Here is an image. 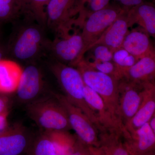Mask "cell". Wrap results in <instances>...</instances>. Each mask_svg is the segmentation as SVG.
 <instances>
[{
    "label": "cell",
    "instance_id": "22",
    "mask_svg": "<svg viewBox=\"0 0 155 155\" xmlns=\"http://www.w3.org/2000/svg\"><path fill=\"white\" fill-rule=\"evenodd\" d=\"M54 146L57 155H71L76 143L77 136L69 133L68 130L45 131Z\"/></svg>",
    "mask_w": 155,
    "mask_h": 155
},
{
    "label": "cell",
    "instance_id": "31",
    "mask_svg": "<svg viewBox=\"0 0 155 155\" xmlns=\"http://www.w3.org/2000/svg\"><path fill=\"white\" fill-rule=\"evenodd\" d=\"M8 95L0 93V114L9 112L10 106V98Z\"/></svg>",
    "mask_w": 155,
    "mask_h": 155
},
{
    "label": "cell",
    "instance_id": "19",
    "mask_svg": "<svg viewBox=\"0 0 155 155\" xmlns=\"http://www.w3.org/2000/svg\"><path fill=\"white\" fill-rule=\"evenodd\" d=\"M22 72V68L16 61L5 59L0 61V93L15 92Z\"/></svg>",
    "mask_w": 155,
    "mask_h": 155
},
{
    "label": "cell",
    "instance_id": "23",
    "mask_svg": "<svg viewBox=\"0 0 155 155\" xmlns=\"http://www.w3.org/2000/svg\"><path fill=\"white\" fill-rule=\"evenodd\" d=\"M31 17L38 23L46 27V8L50 0H27Z\"/></svg>",
    "mask_w": 155,
    "mask_h": 155
},
{
    "label": "cell",
    "instance_id": "5",
    "mask_svg": "<svg viewBox=\"0 0 155 155\" xmlns=\"http://www.w3.org/2000/svg\"><path fill=\"white\" fill-rule=\"evenodd\" d=\"M116 3L110 4L103 9L90 14L81 25V34L83 41V54L91 45L96 41L107 28L125 11Z\"/></svg>",
    "mask_w": 155,
    "mask_h": 155
},
{
    "label": "cell",
    "instance_id": "10",
    "mask_svg": "<svg viewBox=\"0 0 155 155\" xmlns=\"http://www.w3.org/2000/svg\"><path fill=\"white\" fill-rule=\"evenodd\" d=\"M143 88V84L132 83L124 78L119 81V117L123 127L138 110Z\"/></svg>",
    "mask_w": 155,
    "mask_h": 155
},
{
    "label": "cell",
    "instance_id": "6",
    "mask_svg": "<svg viewBox=\"0 0 155 155\" xmlns=\"http://www.w3.org/2000/svg\"><path fill=\"white\" fill-rule=\"evenodd\" d=\"M78 0H50L46 8V27L56 34V37L69 34L79 14Z\"/></svg>",
    "mask_w": 155,
    "mask_h": 155
},
{
    "label": "cell",
    "instance_id": "32",
    "mask_svg": "<svg viewBox=\"0 0 155 155\" xmlns=\"http://www.w3.org/2000/svg\"><path fill=\"white\" fill-rule=\"evenodd\" d=\"M9 112L0 114V135H2L9 127L8 118Z\"/></svg>",
    "mask_w": 155,
    "mask_h": 155
},
{
    "label": "cell",
    "instance_id": "2",
    "mask_svg": "<svg viewBox=\"0 0 155 155\" xmlns=\"http://www.w3.org/2000/svg\"><path fill=\"white\" fill-rule=\"evenodd\" d=\"M75 67L80 72L84 84L101 97L112 118L123 129L119 117V81L93 68L84 58Z\"/></svg>",
    "mask_w": 155,
    "mask_h": 155
},
{
    "label": "cell",
    "instance_id": "36",
    "mask_svg": "<svg viewBox=\"0 0 155 155\" xmlns=\"http://www.w3.org/2000/svg\"><path fill=\"white\" fill-rule=\"evenodd\" d=\"M3 59V54L2 53V51L0 50V61H2Z\"/></svg>",
    "mask_w": 155,
    "mask_h": 155
},
{
    "label": "cell",
    "instance_id": "12",
    "mask_svg": "<svg viewBox=\"0 0 155 155\" xmlns=\"http://www.w3.org/2000/svg\"><path fill=\"white\" fill-rule=\"evenodd\" d=\"M142 100L135 115L125 125L124 130L130 132L138 129L148 122L155 115V86L154 82L143 84Z\"/></svg>",
    "mask_w": 155,
    "mask_h": 155
},
{
    "label": "cell",
    "instance_id": "20",
    "mask_svg": "<svg viewBox=\"0 0 155 155\" xmlns=\"http://www.w3.org/2000/svg\"><path fill=\"white\" fill-rule=\"evenodd\" d=\"M84 93L86 103L96 114L103 129L115 128L122 130L108 112L101 97L95 91L85 84Z\"/></svg>",
    "mask_w": 155,
    "mask_h": 155
},
{
    "label": "cell",
    "instance_id": "4",
    "mask_svg": "<svg viewBox=\"0 0 155 155\" xmlns=\"http://www.w3.org/2000/svg\"><path fill=\"white\" fill-rule=\"evenodd\" d=\"M52 97H39L26 105L31 119L45 131L68 130L72 129L65 109Z\"/></svg>",
    "mask_w": 155,
    "mask_h": 155
},
{
    "label": "cell",
    "instance_id": "18",
    "mask_svg": "<svg viewBox=\"0 0 155 155\" xmlns=\"http://www.w3.org/2000/svg\"><path fill=\"white\" fill-rule=\"evenodd\" d=\"M99 140L97 148L100 155H130L125 147L120 129L104 128L100 130Z\"/></svg>",
    "mask_w": 155,
    "mask_h": 155
},
{
    "label": "cell",
    "instance_id": "8",
    "mask_svg": "<svg viewBox=\"0 0 155 155\" xmlns=\"http://www.w3.org/2000/svg\"><path fill=\"white\" fill-rule=\"evenodd\" d=\"M67 112L71 128L78 138L90 147H98L99 130L97 126L79 108L70 102L64 95L53 93Z\"/></svg>",
    "mask_w": 155,
    "mask_h": 155
},
{
    "label": "cell",
    "instance_id": "16",
    "mask_svg": "<svg viewBox=\"0 0 155 155\" xmlns=\"http://www.w3.org/2000/svg\"><path fill=\"white\" fill-rule=\"evenodd\" d=\"M155 75V54H153L139 59L133 66L123 70L122 78L143 84L154 82Z\"/></svg>",
    "mask_w": 155,
    "mask_h": 155
},
{
    "label": "cell",
    "instance_id": "11",
    "mask_svg": "<svg viewBox=\"0 0 155 155\" xmlns=\"http://www.w3.org/2000/svg\"><path fill=\"white\" fill-rule=\"evenodd\" d=\"M123 140L130 155H142L154 151L155 133L148 123L133 131L123 130Z\"/></svg>",
    "mask_w": 155,
    "mask_h": 155
},
{
    "label": "cell",
    "instance_id": "25",
    "mask_svg": "<svg viewBox=\"0 0 155 155\" xmlns=\"http://www.w3.org/2000/svg\"><path fill=\"white\" fill-rule=\"evenodd\" d=\"M86 61L91 67L97 71L113 76L117 80L119 81L121 79L119 67L113 61H93L92 62H91L87 60Z\"/></svg>",
    "mask_w": 155,
    "mask_h": 155
},
{
    "label": "cell",
    "instance_id": "17",
    "mask_svg": "<svg viewBox=\"0 0 155 155\" xmlns=\"http://www.w3.org/2000/svg\"><path fill=\"white\" fill-rule=\"evenodd\" d=\"M150 35L145 31L135 29L129 31L124 39L122 47L138 61L155 54Z\"/></svg>",
    "mask_w": 155,
    "mask_h": 155
},
{
    "label": "cell",
    "instance_id": "7",
    "mask_svg": "<svg viewBox=\"0 0 155 155\" xmlns=\"http://www.w3.org/2000/svg\"><path fill=\"white\" fill-rule=\"evenodd\" d=\"M83 41L81 32L75 31L72 34L56 37L48 43L46 54L52 60L75 67L84 58Z\"/></svg>",
    "mask_w": 155,
    "mask_h": 155
},
{
    "label": "cell",
    "instance_id": "15",
    "mask_svg": "<svg viewBox=\"0 0 155 155\" xmlns=\"http://www.w3.org/2000/svg\"><path fill=\"white\" fill-rule=\"evenodd\" d=\"M129 28L138 24L150 36H155V7L154 4L147 2L131 8L127 12Z\"/></svg>",
    "mask_w": 155,
    "mask_h": 155
},
{
    "label": "cell",
    "instance_id": "33",
    "mask_svg": "<svg viewBox=\"0 0 155 155\" xmlns=\"http://www.w3.org/2000/svg\"><path fill=\"white\" fill-rule=\"evenodd\" d=\"M150 127L153 131L155 133V115L151 118L148 122Z\"/></svg>",
    "mask_w": 155,
    "mask_h": 155
},
{
    "label": "cell",
    "instance_id": "28",
    "mask_svg": "<svg viewBox=\"0 0 155 155\" xmlns=\"http://www.w3.org/2000/svg\"><path fill=\"white\" fill-rule=\"evenodd\" d=\"M90 50H91L94 61H113L114 53L106 46L102 45H97Z\"/></svg>",
    "mask_w": 155,
    "mask_h": 155
},
{
    "label": "cell",
    "instance_id": "24",
    "mask_svg": "<svg viewBox=\"0 0 155 155\" xmlns=\"http://www.w3.org/2000/svg\"><path fill=\"white\" fill-rule=\"evenodd\" d=\"M137 61L133 56L123 48L115 51L113 54V61L119 67L121 75L123 70L133 66Z\"/></svg>",
    "mask_w": 155,
    "mask_h": 155
},
{
    "label": "cell",
    "instance_id": "13",
    "mask_svg": "<svg viewBox=\"0 0 155 155\" xmlns=\"http://www.w3.org/2000/svg\"><path fill=\"white\" fill-rule=\"evenodd\" d=\"M127 11L118 17L107 28L101 36L89 47L87 52L94 46L98 45L106 46L113 53L122 48L124 39L129 32Z\"/></svg>",
    "mask_w": 155,
    "mask_h": 155
},
{
    "label": "cell",
    "instance_id": "35",
    "mask_svg": "<svg viewBox=\"0 0 155 155\" xmlns=\"http://www.w3.org/2000/svg\"><path fill=\"white\" fill-rule=\"evenodd\" d=\"M142 155H155L154 151L152 152L147 153L145 154Z\"/></svg>",
    "mask_w": 155,
    "mask_h": 155
},
{
    "label": "cell",
    "instance_id": "30",
    "mask_svg": "<svg viewBox=\"0 0 155 155\" xmlns=\"http://www.w3.org/2000/svg\"><path fill=\"white\" fill-rule=\"evenodd\" d=\"M115 3L118 4L122 8L125 10L138 5L141 3L147 2V0H114Z\"/></svg>",
    "mask_w": 155,
    "mask_h": 155
},
{
    "label": "cell",
    "instance_id": "21",
    "mask_svg": "<svg viewBox=\"0 0 155 155\" xmlns=\"http://www.w3.org/2000/svg\"><path fill=\"white\" fill-rule=\"evenodd\" d=\"M31 17L27 0H0V21L17 22Z\"/></svg>",
    "mask_w": 155,
    "mask_h": 155
},
{
    "label": "cell",
    "instance_id": "27",
    "mask_svg": "<svg viewBox=\"0 0 155 155\" xmlns=\"http://www.w3.org/2000/svg\"><path fill=\"white\" fill-rule=\"evenodd\" d=\"M34 153L35 155H57L52 143L45 132L38 139Z\"/></svg>",
    "mask_w": 155,
    "mask_h": 155
},
{
    "label": "cell",
    "instance_id": "26",
    "mask_svg": "<svg viewBox=\"0 0 155 155\" xmlns=\"http://www.w3.org/2000/svg\"><path fill=\"white\" fill-rule=\"evenodd\" d=\"M111 0H78V11H83L86 18L90 14L108 5Z\"/></svg>",
    "mask_w": 155,
    "mask_h": 155
},
{
    "label": "cell",
    "instance_id": "29",
    "mask_svg": "<svg viewBox=\"0 0 155 155\" xmlns=\"http://www.w3.org/2000/svg\"><path fill=\"white\" fill-rule=\"evenodd\" d=\"M77 137L74 150L71 155H91V147L84 144Z\"/></svg>",
    "mask_w": 155,
    "mask_h": 155
},
{
    "label": "cell",
    "instance_id": "1",
    "mask_svg": "<svg viewBox=\"0 0 155 155\" xmlns=\"http://www.w3.org/2000/svg\"><path fill=\"white\" fill-rule=\"evenodd\" d=\"M11 35L9 50L14 61L29 63L35 62L46 54L49 40L45 34V27L30 17L18 21Z\"/></svg>",
    "mask_w": 155,
    "mask_h": 155
},
{
    "label": "cell",
    "instance_id": "9",
    "mask_svg": "<svg viewBox=\"0 0 155 155\" xmlns=\"http://www.w3.org/2000/svg\"><path fill=\"white\" fill-rule=\"evenodd\" d=\"M45 87L41 69L35 62L29 63L24 68L15 92L18 100L28 104L38 98Z\"/></svg>",
    "mask_w": 155,
    "mask_h": 155
},
{
    "label": "cell",
    "instance_id": "34",
    "mask_svg": "<svg viewBox=\"0 0 155 155\" xmlns=\"http://www.w3.org/2000/svg\"><path fill=\"white\" fill-rule=\"evenodd\" d=\"M91 155H100L97 147H91Z\"/></svg>",
    "mask_w": 155,
    "mask_h": 155
},
{
    "label": "cell",
    "instance_id": "14",
    "mask_svg": "<svg viewBox=\"0 0 155 155\" xmlns=\"http://www.w3.org/2000/svg\"><path fill=\"white\" fill-rule=\"evenodd\" d=\"M27 130L22 125L9 126L0 135V155H19L27 143Z\"/></svg>",
    "mask_w": 155,
    "mask_h": 155
},
{
    "label": "cell",
    "instance_id": "3",
    "mask_svg": "<svg viewBox=\"0 0 155 155\" xmlns=\"http://www.w3.org/2000/svg\"><path fill=\"white\" fill-rule=\"evenodd\" d=\"M49 67L67 99L83 111L98 130L102 129L96 114L91 109L84 99L85 84L78 70L75 67L54 60L50 63Z\"/></svg>",
    "mask_w": 155,
    "mask_h": 155
}]
</instances>
